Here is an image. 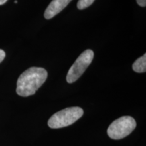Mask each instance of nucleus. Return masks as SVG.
Instances as JSON below:
<instances>
[{
  "label": "nucleus",
  "instance_id": "1",
  "mask_svg": "<svg viewBox=\"0 0 146 146\" xmlns=\"http://www.w3.org/2000/svg\"><path fill=\"white\" fill-rule=\"evenodd\" d=\"M47 78V72L40 67H31L23 72L18 78L16 93L18 96L28 97L35 94Z\"/></svg>",
  "mask_w": 146,
  "mask_h": 146
},
{
  "label": "nucleus",
  "instance_id": "2",
  "mask_svg": "<svg viewBox=\"0 0 146 146\" xmlns=\"http://www.w3.org/2000/svg\"><path fill=\"white\" fill-rule=\"evenodd\" d=\"M83 110L80 107H70L55 113L48 120V126L52 129H60L72 125L82 117Z\"/></svg>",
  "mask_w": 146,
  "mask_h": 146
},
{
  "label": "nucleus",
  "instance_id": "3",
  "mask_svg": "<svg viewBox=\"0 0 146 146\" xmlns=\"http://www.w3.org/2000/svg\"><path fill=\"white\" fill-rule=\"evenodd\" d=\"M136 127V121L131 116H122L109 126L108 136L113 139H120L130 135Z\"/></svg>",
  "mask_w": 146,
  "mask_h": 146
},
{
  "label": "nucleus",
  "instance_id": "4",
  "mask_svg": "<svg viewBox=\"0 0 146 146\" xmlns=\"http://www.w3.org/2000/svg\"><path fill=\"white\" fill-rule=\"evenodd\" d=\"M94 57V53L91 50H87L82 53L69 69L66 81L68 83H72L77 81L91 64Z\"/></svg>",
  "mask_w": 146,
  "mask_h": 146
},
{
  "label": "nucleus",
  "instance_id": "5",
  "mask_svg": "<svg viewBox=\"0 0 146 146\" xmlns=\"http://www.w3.org/2000/svg\"><path fill=\"white\" fill-rule=\"evenodd\" d=\"M72 0H52L45 11L44 17L49 20L62 11Z\"/></svg>",
  "mask_w": 146,
  "mask_h": 146
},
{
  "label": "nucleus",
  "instance_id": "6",
  "mask_svg": "<svg viewBox=\"0 0 146 146\" xmlns=\"http://www.w3.org/2000/svg\"><path fill=\"white\" fill-rule=\"evenodd\" d=\"M133 70L136 72L143 73L146 71V54H145L141 58L133 63Z\"/></svg>",
  "mask_w": 146,
  "mask_h": 146
},
{
  "label": "nucleus",
  "instance_id": "7",
  "mask_svg": "<svg viewBox=\"0 0 146 146\" xmlns=\"http://www.w3.org/2000/svg\"><path fill=\"white\" fill-rule=\"evenodd\" d=\"M94 1L95 0H78L77 3V8L79 10H84V9L90 6Z\"/></svg>",
  "mask_w": 146,
  "mask_h": 146
},
{
  "label": "nucleus",
  "instance_id": "8",
  "mask_svg": "<svg viewBox=\"0 0 146 146\" xmlns=\"http://www.w3.org/2000/svg\"><path fill=\"white\" fill-rule=\"evenodd\" d=\"M137 3L138 5L141 7H145L146 6V0H136Z\"/></svg>",
  "mask_w": 146,
  "mask_h": 146
},
{
  "label": "nucleus",
  "instance_id": "9",
  "mask_svg": "<svg viewBox=\"0 0 146 146\" xmlns=\"http://www.w3.org/2000/svg\"><path fill=\"white\" fill-rule=\"evenodd\" d=\"M5 57V53L4 52V51L2 50H0V63L4 60Z\"/></svg>",
  "mask_w": 146,
  "mask_h": 146
},
{
  "label": "nucleus",
  "instance_id": "10",
  "mask_svg": "<svg viewBox=\"0 0 146 146\" xmlns=\"http://www.w3.org/2000/svg\"><path fill=\"white\" fill-rule=\"evenodd\" d=\"M7 1H8V0H0V5L4 4V3L7 2Z\"/></svg>",
  "mask_w": 146,
  "mask_h": 146
}]
</instances>
